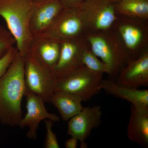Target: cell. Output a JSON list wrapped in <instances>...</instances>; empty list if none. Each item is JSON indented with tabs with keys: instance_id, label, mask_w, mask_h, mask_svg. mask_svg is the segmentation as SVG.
Returning a JSON list of instances; mask_svg holds the SVG:
<instances>
[{
	"instance_id": "1",
	"label": "cell",
	"mask_w": 148,
	"mask_h": 148,
	"mask_svg": "<svg viewBox=\"0 0 148 148\" xmlns=\"http://www.w3.org/2000/svg\"><path fill=\"white\" fill-rule=\"evenodd\" d=\"M26 87L24 58L18 52L0 77V122L11 127L19 125L23 117L22 98Z\"/></svg>"
},
{
	"instance_id": "2",
	"label": "cell",
	"mask_w": 148,
	"mask_h": 148,
	"mask_svg": "<svg viewBox=\"0 0 148 148\" xmlns=\"http://www.w3.org/2000/svg\"><path fill=\"white\" fill-rule=\"evenodd\" d=\"M84 37L93 53L107 66L110 79L115 80L131 60L119 35L112 28L88 32Z\"/></svg>"
},
{
	"instance_id": "3",
	"label": "cell",
	"mask_w": 148,
	"mask_h": 148,
	"mask_svg": "<svg viewBox=\"0 0 148 148\" xmlns=\"http://www.w3.org/2000/svg\"><path fill=\"white\" fill-rule=\"evenodd\" d=\"M32 0H0V16L16 41L18 53L23 56L29 52L34 38L29 28Z\"/></svg>"
},
{
	"instance_id": "4",
	"label": "cell",
	"mask_w": 148,
	"mask_h": 148,
	"mask_svg": "<svg viewBox=\"0 0 148 148\" xmlns=\"http://www.w3.org/2000/svg\"><path fill=\"white\" fill-rule=\"evenodd\" d=\"M112 28L121 38L130 59L148 49V19L117 15Z\"/></svg>"
},
{
	"instance_id": "5",
	"label": "cell",
	"mask_w": 148,
	"mask_h": 148,
	"mask_svg": "<svg viewBox=\"0 0 148 148\" xmlns=\"http://www.w3.org/2000/svg\"><path fill=\"white\" fill-rule=\"evenodd\" d=\"M103 74L83 66L55 79V91L69 92L88 101L101 91Z\"/></svg>"
},
{
	"instance_id": "6",
	"label": "cell",
	"mask_w": 148,
	"mask_h": 148,
	"mask_svg": "<svg viewBox=\"0 0 148 148\" xmlns=\"http://www.w3.org/2000/svg\"><path fill=\"white\" fill-rule=\"evenodd\" d=\"M24 74L26 90L50 103L55 92V79L51 71L29 51L24 56Z\"/></svg>"
},
{
	"instance_id": "7",
	"label": "cell",
	"mask_w": 148,
	"mask_h": 148,
	"mask_svg": "<svg viewBox=\"0 0 148 148\" xmlns=\"http://www.w3.org/2000/svg\"><path fill=\"white\" fill-rule=\"evenodd\" d=\"M87 32L78 8L63 9L51 26L40 36L61 42L82 38Z\"/></svg>"
},
{
	"instance_id": "8",
	"label": "cell",
	"mask_w": 148,
	"mask_h": 148,
	"mask_svg": "<svg viewBox=\"0 0 148 148\" xmlns=\"http://www.w3.org/2000/svg\"><path fill=\"white\" fill-rule=\"evenodd\" d=\"M78 8L87 32L111 29L117 18L114 5L108 0H85Z\"/></svg>"
},
{
	"instance_id": "9",
	"label": "cell",
	"mask_w": 148,
	"mask_h": 148,
	"mask_svg": "<svg viewBox=\"0 0 148 148\" xmlns=\"http://www.w3.org/2000/svg\"><path fill=\"white\" fill-rule=\"evenodd\" d=\"M87 43L84 36L61 42L58 61L51 70L55 79L84 66L82 61V54Z\"/></svg>"
},
{
	"instance_id": "10",
	"label": "cell",
	"mask_w": 148,
	"mask_h": 148,
	"mask_svg": "<svg viewBox=\"0 0 148 148\" xmlns=\"http://www.w3.org/2000/svg\"><path fill=\"white\" fill-rule=\"evenodd\" d=\"M32 3L29 28L34 38L49 29L64 8L59 0H32Z\"/></svg>"
},
{
	"instance_id": "11",
	"label": "cell",
	"mask_w": 148,
	"mask_h": 148,
	"mask_svg": "<svg viewBox=\"0 0 148 148\" xmlns=\"http://www.w3.org/2000/svg\"><path fill=\"white\" fill-rule=\"evenodd\" d=\"M25 95L27 112L22 117L18 126L21 128L29 127L27 137L29 139L36 140L38 137L37 130L42 121L50 119L53 122H58L60 121V118L55 114L49 112L42 98L34 92L26 90Z\"/></svg>"
},
{
	"instance_id": "12",
	"label": "cell",
	"mask_w": 148,
	"mask_h": 148,
	"mask_svg": "<svg viewBox=\"0 0 148 148\" xmlns=\"http://www.w3.org/2000/svg\"><path fill=\"white\" fill-rule=\"evenodd\" d=\"M102 115L101 106L84 108L80 112L69 120L67 134L81 142L90 136L92 130L101 123Z\"/></svg>"
},
{
	"instance_id": "13",
	"label": "cell",
	"mask_w": 148,
	"mask_h": 148,
	"mask_svg": "<svg viewBox=\"0 0 148 148\" xmlns=\"http://www.w3.org/2000/svg\"><path fill=\"white\" fill-rule=\"evenodd\" d=\"M115 82L125 87L138 88L148 85V49L137 58L130 60Z\"/></svg>"
},
{
	"instance_id": "14",
	"label": "cell",
	"mask_w": 148,
	"mask_h": 148,
	"mask_svg": "<svg viewBox=\"0 0 148 148\" xmlns=\"http://www.w3.org/2000/svg\"><path fill=\"white\" fill-rule=\"evenodd\" d=\"M101 89L107 93L130 102L135 108H148V90L121 86L115 80L102 79Z\"/></svg>"
},
{
	"instance_id": "15",
	"label": "cell",
	"mask_w": 148,
	"mask_h": 148,
	"mask_svg": "<svg viewBox=\"0 0 148 148\" xmlns=\"http://www.w3.org/2000/svg\"><path fill=\"white\" fill-rule=\"evenodd\" d=\"M127 136L132 142L144 147H148V108L131 106Z\"/></svg>"
},
{
	"instance_id": "16",
	"label": "cell",
	"mask_w": 148,
	"mask_h": 148,
	"mask_svg": "<svg viewBox=\"0 0 148 148\" xmlns=\"http://www.w3.org/2000/svg\"><path fill=\"white\" fill-rule=\"evenodd\" d=\"M61 42L43 36L34 38L29 51L51 71L60 55Z\"/></svg>"
},
{
	"instance_id": "17",
	"label": "cell",
	"mask_w": 148,
	"mask_h": 148,
	"mask_svg": "<svg viewBox=\"0 0 148 148\" xmlns=\"http://www.w3.org/2000/svg\"><path fill=\"white\" fill-rule=\"evenodd\" d=\"M82 99L69 92L55 91L51 98L50 103L58 110L64 121H68L79 113L84 107Z\"/></svg>"
},
{
	"instance_id": "18",
	"label": "cell",
	"mask_w": 148,
	"mask_h": 148,
	"mask_svg": "<svg viewBox=\"0 0 148 148\" xmlns=\"http://www.w3.org/2000/svg\"><path fill=\"white\" fill-rule=\"evenodd\" d=\"M114 5L117 15L148 19V0H121Z\"/></svg>"
},
{
	"instance_id": "19",
	"label": "cell",
	"mask_w": 148,
	"mask_h": 148,
	"mask_svg": "<svg viewBox=\"0 0 148 148\" xmlns=\"http://www.w3.org/2000/svg\"><path fill=\"white\" fill-rule=\"evenodd\" d=\"M82 61L84 66L92 71L102 74L108 73L106 64L93 53L88 42L83 50Z\"/></svg>"
},
{
	"instance_id": "20",
	"label": "cell",
	"mask_w": 148,
	"mask_h": 148,
	"mask_svg": "<svg viewBox=\"0 0 148 148\" xmlns=\"http://www.w3.org/2000/svg\"><path fill=\"white\" fill-rule=\"evenodd\" d=\"M16 45V41L8 29L0 25V58L11 48Z\"/></svg>"
},
{
	"instance_id": "21",
	"label": "cell",
	"mask_w": 148,
	"mask_h": 148,
	"mask_svg": "<svg viewBox=\"0 0 148 148\" xmlns=\"http://www.w3.org/2000/svg\"><path fill=\"white\" fill-rule=\"evenodd\" d=\"M45 122L46 135L44 143V147L46 148H60L57 136L52 131L53 121L50 119L44 120Z\"/></svg>"
},
{
	"instance_id": "22",
	"label": "cell",
	"mask_w": 148,
	"mask_h": 148,
	"mask_svg": "<svg viewBox=\"0 0 148 148\" xmlns=\"http://www.w3.org/2000/svg\"><path fill=\"white\" fill-rule=\"evenodd\" d=\"M17 52L16 46H14L11 48L5 55L0 58V77L6 71Z\"/></svg>"
},
{
	"instance_id": "23",
	"label": "cell",
	"mask_w": 148,
	"mask_h": 148,
	"mask_svg": "<svg viewBox=\"0 0 148 148\" xmlns=\"http://www.w3.org/2000/svg\"><path fill=\"white\" fill-rule=\"evenodd\" d=\"M64 9L79 8L85 0H59Z\"/></svg>"
},
{
	"instance_id": "24",
	"label": "cell",
	"mask_w": 148,
	"mask_h": 148,
	"mask_svg": "<svg viewBox=\"0 0 148 148\" xmlns=\"http://www.w3.org/2000/svg\"><path fill=\"white\" fill-rule=\"evenodd\" d=\"M78 140L75 137L71 136L70 139L66 140L65 143L66 148H76L77 146Z\"/></svg>"
},
{
	"instance_id": "25",
	"label": "cell",
	"mask_w": 148,
	"mask_h": 148,
	"mask_svg": "<svg viewBox=\"0 0 148 148\" xmlns=\"http://www.w3.org/2000/svg\"><path fill=\"white\" fill-rule=\"evenodd\" d=\"M81 148H85L87 147V145H86L85 141L84 142H81Z\"/></svg>"
},
{
	"instance_id": "26",
	"label": "cell",
	"mask_w": 148,
	"mask_h": 148,
	"mask_svg": "<svg viewBox=\"0 0 148 148\" xmlns=\"http://www.w3.org/2000/svg\"><path fill=\"white\" fill-rule=\"evenodd\" d=\"M108 1L109 2L114 4L120 1L121 0H108Z\"/></svg>"
},
{
	"instance_id": "27",
	"label": "cell",
	"mask_w": 148,
	"mask_h": 148,
	"mask_svg": "<svg viewBox=\"0 0 148 148\" xmlns=\"http://www.w3.org/2000/svg\"></svg>"
}]
</instances>
